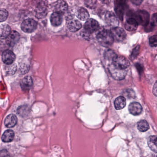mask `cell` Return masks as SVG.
Segmentation results:
<instances>
[{"label": "cell", "instance_id": "1", "mask_svg": "<svg viewBox=\"0 0 157 157\" xmlns=\"http://www.w3.org/2000/svg\"><path fill=\"white\" fill-rule=\"evenodd\" d=\"M97 38L99 43L105 47L110 46L114 41L111 33L108 30L100 31L97 35Z\"/></svg>", "mask_w": 157, "mask_h": 157}, {"label": "cell", "instance_id": "2", "mask_svg": "<svg viewBox=\"0 0 157 157\" xmlns=\"http://www.w3.org/2000/svg\"><path fill=\"white\" fill-rule=\"evenodd\" d=\"M135 18L139 25L146 27L149 24L150 15L147 11L139 10L136 13Z\"/></svg>", "mask_w": 157, "mask_h": 157}, {"label": "cell", "instance_id": "3", "mask_svg": "<svg viewBox=\"0 0 157 157\" xmlns=\"http://www.w3.org/2000/svg\"><path fill=\"white\" fill-rule=\"evenodd\" d=\"M37 27V23L34 19L28 18L23 21L21 28L24 32L30 33L34 32Z\"/></svg>", "mask_w": 157, "mask_h": 157}, {"label": "cell", "instance_id": "4", "mask_svg": "<svg viewBox=\"0 0 157 157\" xmlns=\"http://www.w3.org/2000/svg\"><path fill=\"white\" fill-rule=\"evenodd\" d=\"M109 71L111 76L117 80H122L127 74L126 70L119 69L115 67L112 64L109 66Z\"/></svg>", "mask_w": 157, "mask_h": 157}, {"label": "cell", "instance_id": "5", "mask_svg": "<svg viewBox=\"0 0 157 157\" xmlns=\"http://www.w3.org/2000/svg\"><path fill=\"white\" fill-rule=\"evenodd\" d=\"M112 64L119 69L126 70L130 65V62L125 57L116 55L113 59Z\"/></svg>", "mask_w": 157, "mask_h": 157}, {"label": "cell", "instance_id": "6", "mask_svg": "<svg viewBox=\"0 0 157 157\" xmlns=\"http://www.w3.org/2000/svg\"><path fill=\"white\" fill-rule=\"evenodd\" d=\"M111 33L113 40L115 41L120 42L125 39L126 37V33L123 29L119 27H115L111 29Z\"/></svg>", "mask_w": 157, "mask_h": 157}, {"label": "cell", "instance_id": "7", "mask_svg": "<svg viewBox=\"0 0 157 157\" xmlns=\"http://www.w3.org/2000/svg\"><path fill=\"white\" fill-rule=\"evenodd\" d=\"M105 21L108 26L115 27L119 25V22L117 16L113 12H108L105 16Z\"/></svg>", "mask_w": 157, "mask_h": 157}, {"label": "cell", "instance_id": "8", "mask_svg": "<svg viewBox=\"0 0 157 157\" xmlns=\"http://www.w3.org/2000/svg\"><path fill=\"white\" fill-rule=\"evenodd\" d=\"M84 29L86 31L92 33L99 29V25L98 21L93 18L88 19L84 25Z\"/></svg>", "mask_w": 157, "mask_h": 157}, {"label": "cell", "instance_id": "9", "mask_svg": "<svg viewBox=\"0 0 157 157\" xmlns=\"http://www.w3.org/2000/svg\"><path fill=\"white\" fill-rule=\"evenodd\" d=\"M126 0H115V10L118 17L122 20L123 19Z\"/></svg>", "mask_w": 157, "mask_h": 157}, {"label": "cell", "instance_id": "10", "mask_svg": "<svg viewBox=\"0 0 157 157\" xmlns=\"http://www.w3.org/2000/svg\"><path fill=\"white\" fill-rule=\"evenodd\" d=\"M20 35L16 31H12L10 32L8 37L6 39V44L9 47H13L19 41Z\"/></svg>", "mask_w": 157, "mask_h": 157}, {"label": "cell", "instance_id": "11", "mask_svg": "<svg viewBox=\"0 0 157 157\" xmlns=\"http://www.w3.org/2000/svg\"><path fill=\"white\" fill-rule=\"evenodd\" d=\"M14 53L10 50H6L2 54V60L6 65H11L13 63L15 60Z\"/></svg>", "mask_w": 157, "mask_h": 157}, {"label": "cell", "instance_id": "12", "mask_svg": "<svg viewBox=\"0 0 157 157\" xmlns=\"http://www.w3.org/2000/svg\"><path fill=\"white\" fill-rule=\"evenodd\" d=\"M128 109L131 114L134 116H137L142 112L143 108L140 103L134 102L129 105Z\"/></svg>", "mask_w": 157, "mask_h": 157}, {"label": "cell", "instance_id": "13", "mask_svg": "<svg viewBox=\"0 0 157 157\" xmlns=\"http://www.w3.org/2000/svg\"><path fill=\"white\" fill-rule=\"evenodd\" d=\"M50 21L53 26H60L63 22L62 14L54 12L51 15Z\"/></svg>", "mask_w": 157, "mask_h": 157}, {"label": "cell", "instance_id": "14", "mask_svg": "<svg viewBox=\"0 0 157 157\" xmlns=\"http://www.w3.org/2000/svg\"><path fill=\"white\" fill-rule=\"evenodd\" d=\"M68 6L67 3L63 0H59L54 5L55 12L63 14L67 11Z\"/></svg>", "mask_w": 157, "mask_h": 157}, {"label": "cell", "instance_id": "15", "mask_svg": "<svg viewBox=\"0 0 157 157\" xmlns=\"http://www.w3.org/2000/svg\"><path fill=\"white\" fill-rule=\"evenodd\" d=\"M138 25L139 24L135 18H131L126 20L124 24V27L128 31H134L137 29Z\"/></svg>", "mask_w": 157, "mask_h": 157}, {"label": "cell", "instance_id": "16", "mask_svg": "<svg viewBox=\"0 0 157 157\" xmlns=\"http://www.w3.org/2000/svg\"><path fill=\"white\" fill-rule=\"evenodd\" d=\"M21 88L24 91L29 90L33 86V81L30 77L27 76L24 77L20 83Z\"/></svg>", "mask_w": 157, "mask_h": 157}, {"label": "cell", "instance_id": "17", "mask_svg": "<svg viewBox=\"0 0 157 157\" xmlns=\"http://www.w3.org/2000/svg\"><path fill=\"white\" fill-rule=\"evenodd\" d=\"M11 32V28L9 25L6 24L0 26V39H6Z\"/></svg>", "mask_w": 157, "mask_h": 157}, {"label": "cell", "instance_id": "18", "mask_svg": "<svg viewBox=\"0 0 157 157\" xmlns=\"http://www.w3.org/2000/svg\"><path fill=\"white\" fill-rule=\"evenodd\" d=\"M17 118L14 114H11L7 116L5 120L4 124L7 128H12L17 123Z\"/></svg>", "mask_w": 157, "mask_h": 157}, {"label": "cell", "instance_id": "19", "mask_svg": "<svg viewBox=\"0 0 157 157\" xmlns=\"http://www.w3.org/2000/svg\"><path fill=\"white\" fill-rule=\"evenodd\" d=\"M36 16L38 18H42L46 16L47 13V7L46 5L43 4H39L36 8Z\"/></svg>", "mask_w": 157, "mask_h": 157}, {"label": "cell", "instance_id": "20", "mask_svg": "<svg viewBox=\"0 0 157 157\" xmlns=\"http://www.w3.org/2000/svg\"><path fill=\"white\" fill-rule=\"evenodd\" d=\"M82 27L81 23L77 20H73L70 21L68 25V28L70 31L75 32L80 29Z\"/></svg>", "mask_w": 157, "mask_h": 157}, {"label": "cell", "instance_id": "21", "mask_svg": "<svg viewBox=\"0 0 157 157\" xmlns=\"http://www.w3.org/2000/svg\"><path fill=\"white\" fill-rule=\"evenodd\" d=\"M126 99L122 96L118 97L114 100V107L116 110H121L126 106Z\"/></svg>", "mask_w": 157, "mask_h": 157}, {"label": "cell", "instance_id": "22", "mask_svg": "<svg viewBox=\"0 0 157 157\" xmlns=\"http://www.w3.org/2000/svg\"><path fill=\"white\" fill-rule=\"evenodd\" d=\"M76 16L80 20L83 21L87 20L89 18V14L87 10L83 7L78 8L76 12Z\"/></svg>", "mask_w": 157, "mask_h": 157}, {"label": "cell", "instance_id": "23", "mask_svg": "<svg viewBox=\"0 0 157 157\" xmlns=\"http://www.w3.org/2000/svg\"><path fill=\"white\" fill-rule=\"evenodd\" d=\"M14 133L12 130H7L2 135V141L4 143H10L13 140Z\"/></svg>", "mask_w": 157, "mask_h": 157}, {"label": "cell", "instance_id": "24", "mask_svg": "<svg viewBox=\"0 0 157 157\" xmlns=\"http://www.w3.org/2000/svg\"><path fill=\"white\" fill-rule=\"evenodd\" d=\"M149 148L155 153H157V137L155 135H152L147 140Z\"/></svg>", "mask_w": 157, "mask_h": 157}, {"label": "cell", "instance_id": "25", "mask_svg": "<svg viewBox=\"0 0 157 157\" xmlns=\"http://www.w3.org/2000/svg\"><path fill=\"white\" fill-rule=\"evenodd\" d=\"M137 128L140 131H147L149 129V124L146 121L142 120L137 124Z\"/></svg>", "mask_w": 157, "mask_h": 157}, {"label": "cell", "instance_id": "26", "mask_svg": "<svg viewBox=\"0 0 157 157\" xmlns=\"http://www.w3.org/2000/svg\"><path fill=\"white\" fill-rule=\"evenodd\" d=\"M8 16V13L5 9H0V22H4Z\"/></svg>", "mask_w": 157, "mask_h": 157}, {"label": "cell", "instance_id": "27", "mask_svg": "<svg viewBox=\"0 0 157 157\" xmlns=\"http://www.w3.org/2000/svg\"><path fill=\"white\" fill-rule=\"evenodd\" d=\"M9 66H7L6 69V72L9 75L13 74L15 73L16 70V66L15 65H8Z\"/></svg>", "mask_w": 157, "mask_h": 157}, {"label": "cell", "instance_id": "28", "mask_svg": "<svg viewBox=\"0 0 157 157\" xmlns=\"http://www.w3.org/2000/svg\"><path fill=\"white\" fill-rule=\"evenodd\" d=\"M149 44L151 47L157 46V36H153L149 39Z\"/></svg>", "mask_w": 157, "mask_h": 157}, {"label": "cell", "instance_id": "29", "mask_svg": "<svg viewBox=\"0 0 157 157\" xmlns=\"http://www.w3.org/2000/svg\"><path fill=\"white\" fill-rule=\"evenodd\" d=\"M116 54L112 51H108L105 53V57L108 59H111L112 61L113 58L116 56Z\"/></svg>", "mask_w": 157, "mask_h": 157}, {"label": "cell", "instance_id": "30", "mask_svg": "<svg viewBox=\"0 0 157 157\" xmlns=\"http://www.w3.org/2000/svg\"><path fill=\"white\" fill-rule=\"evenodd\" d=\"M140 46L137 45L133 50L132 52V57L133 58H135L136 56L138 55L139 53V51H140Z\"/></svg>", "mask_w": 157, "mask_h": 157}, {"label": "cell", "instance_id": "31", "mask_svg": "<svg viewBox=\"0 0 157 157\" xmlns=\"http://www.w3.org/2000/svg\"><path fill=\"white\" fill-rule=\"evenodd\" d=\"M124 95L127 97H133L134 96L135 94L132 90H130V89H127L126 91H125V93H124Z\"/></svg>", "mask_w": 157, "mask_h": 157}, {"label": "cell", "instance_id": "32", "mask_svg": "<svg viewBox=\"0 0 157 157\" xmlns=\"http://www.w3.org/2000/svg\"><path fill=\"white\" fill-rule=\"evenodd\" d=\"M151 23L154 24V25H155V24H157V13L153 14Z\"/></svg>", "mask_w": 157, "mask_h": 157}, {"label": "cell", "instance_id": "33", "mask_svg": "<svg viewBox=\"0 0 157 157\" xmlns=\"http://www.w3.org/2000/svg\"><path fill=\"white\" fill-rule=\"evenodd\" d=\"M134 4L136 5H140L143 2V0H130Z\"/></svg>", "mask_w": 157, "mask_h": 157}, {"label": "cell", "instance_id": "34", "mask_svg": "<svg viewBox=\"0 0 157 157\" xmlns=\"http://www.w3.org/2000/svg\"><path fill=\"white\" fill-rule=\"evenodd\" d=\"M153 91L154 95L157 97V81L154 84Z\"/></svg>", "mask_w": 157, "mask_h": 157}]
</instances>
